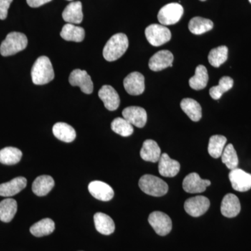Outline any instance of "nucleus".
Returning a JSON list of instances; mask_svg holds the SVG:
<instances>
[{"mask_svg":"<svg viewBox=\"0 0 251 251\" xmlns=\"http://www.w3.org/2000/svg\"><path fill=\"white\" fill-rule=\"evenodd\" d=\"M31 80L36 85H43L53 80L54 73L52 63L48 57H39L31 69Z\"/></svg>","mask_w":251,"mask_h":251,"instance_id":"obj_1","label":"nucleus"},{"mask_svg":"<svg viewBox=\"0 0 251 251\" xmlns=\"http://www.w3.org/2000/svg\"><path fill=\"white\" fill-rule=\"evenodd\" d=\"M128 48V39L127 36L118 33L110 38L104 47V59L108 62H114L125 53Z\"/></svg>","mask_w":251,"mask_h":251,"instance_id":"obj_2","label":"nucleus"},{"mask_svg":"<svg viewBox=\"0 0 251 251\" xmlns=\"http://www.w3.org/2000/svg\"><path fill=\"white\" fill-rule=\"evenodd\" d=\"M28 40L27 36L21 32L9 33L0 46V53L4 57L14 55L26 49Z\"/></svg>","mask_w":251,"mask_h":251,"instance_id":"obj_3","label":"nucleus"},{"mask_svg":"<svg viewBox=\"0 0 251 251\" xmlns=\"http://www.w3.org/2000/svg\"><path fill=\"white\" fill-rule=\"evenodd\" d=\"M139 187L144 193L153 197H161L168 191V186L163 179L151 175H143L139 180Z\"/></svg>","mask_w":251,"mask_h":251,"instance_id":"obj_4","label":"nucleus"},{"mask_svg":"<svg viewBox=\"0 0 251 251\" xmlns=\"http://www.w3.org/2000/svg\"><path fill=\"white\" fill-rule=\"evenodd\" d=\"M145 33L149 43L156 47L166 44L171 39V30L162 25H150L145 29Z\"/></svg>","mask_w":251,"mask_h":251,"instance_id":"obj_5","label":"nucleus"},{"mask_svg":"<svg viewBox=\"0 0 251 251\" xmlns=\"http://www.w3.org/2000/svg\"><path fill=\"white\" fill-rule=\"evenodd\" d=\"M184 14V8L178 3H171L162 7L158 14V20L162 25H172L179 22Z\"/></svg>","mask_w":251,"mask_h":251,"instance_id":"obj_6","label":"nucleus"},{"mask_svg":"<svg viewBox=\"0 0 251 251\" xmlns=\"http://www.w3.org/2000/svg\"><path fill=\"white\" fill-rule=\"evenodd\" d=\"M149 223L157 234L166 236L170 233L173 227V223L169 216L161 211H153L149 216Z\"/></svg>","mask_w":251,"mask_h":251,"instance_id":"obj_7","label":"nucleus"},{"mask_svg":"<svg viewBox=\"0 0 251 251\" xmlns=\"http://www.w3.org/2000/svg\"><path fill=\"white\" fill-rule=\"evenodd\" d=\"M209 206L210 201L202 196L189 198L184 203L185 211L193 217H199L205 214Z\"/></svg>","mask_w":251,"mask_h":251,"instance_id":"obj_8","label":"nucleus"},{"mask_svg":"<svg viewBox=\"0 0 251 251\" xmlns=\"http://www.w3.org/2000/svg\"><path fill=\"white\" fill-rule=\"evenodd\" d=\"M69 82L72 86L80 87L83 93L90 94L94 90L93 82L90 75L86 71L75 69L71 73L69 76Z\"/></svg>","mask_w":251,"mask_h":251,"instance_id":"obj_9","label":"nucleus"},{"mask_svg":"<svg viewBox=\"0 0 251 251\" xmlns=\"http://www.w3.org/2000/svg\"><path fill=\"white\" fill-rule=\"evenodd\" d=\"M232 188L239 192H246L251 188V175L239 168L232 170L229 174Z\"/></svg>","mask_w":251,"mask_h":251,"instance_id":"obj_10","label":"nucleus"},{"mask_svg":"<svg viewBox=\"0 0 251 251\" xmlns=\"http://www.w3.org/2000/svg\"><path fill=\"white\" fill-rule=\"evenodd\" d=\"M210 185L209 180L201 179L200 175L196 173H190L183 181V188L186 192L189 193L204 192Z\"/></svg>","mask_w":251,"mask_h":251,"instance_id":"obj_11","label":"nucleus"},{"mask_svg":"<svg viewBox=\"0 0 251 251\" xmlns=\"http://www.w3.org/2000/svg\"><path fill=\"white\" fill-rule=\"evenodd\" d=\"M124 87L130 95H140L145 91V77L139 72L130 73L124 80Z\"/></svg>","mask_w":251,"mask_h":251,"instance_id":"obj_12","label":"nucleus"},{"mask_svg":"<svg viewBox=\"0 0 251 251\" xmlns=\"http://www.w3.org/2000/svg\"><path fill=\"white\" fill-rule=\"evenodd\" d=\"M174 60V56L171 51H158L153 54L149 62V67L153 72H160L168 67H173V62Z\"/></svg>","mask_w":251,"mask_h":251,"instance_id":"obj_13","label":"nucleus"},{"mask_svg":"<svg viewBox=\"0 0 251 251\" xmlns=\"http://www.w3.org/2000/svg\"><path fill=\"white\" fill-rule=\"evenodd\" d=\"M124 118L130 125L138 128H143L148 120V115L145 109L138 106H130L122 111Z\"/></svg>","mask_w":251,"mask_h":251,"instance_id":"obj_14","label":"nucleus"},{"mask_svg":"<svg viewBox=\"0 0 251 251\" xmlns=\"http://www.w3.org/2000/svg\"><path fill=\"white\" fill-rule=\"evenodd\" d=\"M99 97L110 111H115L120 106V96L112 86L103 85L99 90Z\"/></svg>","mask_w":251,"mask_h":251,"instance_id":"obj_15","label":"nucleus"},{"mask_svg":"<svg viewBox=\"0 0 251 251\" xmlns=\"http://www.w3.org/2000/svg\"><path fill=\"white\" fill-rule=\"evenodd\" d=\"M88 189L94 198L101 201H110L115 194L111 186L101 181H92L89 184Z\"/></svg>","mask_w":251,"mask_h":251,"instance_id":"obj_16","label":"nucleus"},{"mask_svg":"<svg viewBox=\"0 0 251 251\" xmlns=\"http://www.w3.org/2000/svg\"><path fill=\"white\" fill-rule=\"evenodd\" d=\"M179 162L171 159L168 153L161 154L158 161V172L161 176L165 177H174L179 173Z\"/></svg>","mask_w":251,"mask_h":251,"instance_id":"obj_17","label":"nucleus"},{"mask_svg":"<svg viewBox=\"0 0 251 251\" xmlns=\"http://www.w3.org/2000/svg\"><path fill=\"white\" fill-rule=\"evenodd\" d=\"M240 201L235 195L229 193L225 196L221 206L223 216L227 218H234L240 213Z\"/></svg>","mask_w":251,"mask_h":251,"instance_id":"obj_18","label":"nucleus"},{"mask_svg":"<svg viewBox=\"0 0 251 251\" xmlns=\"http://www.w3.org/2000/svg\"><path fill=\"white\" fill-rule=\"evenodd\" d=\"M27 186V179L23 176H18L9 181L0 184V196L12 197L22 191Z\"/></svg>","mask_w":251,"mask_h":251,"instance_id":"obj_19","label":"nucleus"},{"mask_svg":"<svg viewBox=\"0 0 251 251\" xmlns=\"http://www.w3.org/2000/svg\"><path fill=\"white\" fill-rule=\"evenodd\" d=\"M62 18L67 23L80 24L83 19L82 3L80 1H73L68 4L62 13Z\"/></svg>","mask_w":251,"mask_h":251,"instance_id":"obj_20","label":"nucleus"},{"mask_svg":"<svg viewBox=\"0 0 251 251\" xmlns=\"http://www.w3.org/2000/svg\"><path fill=\"white\" fill-rule=\"evenodd\" d=\"M161 156V149L156 142L153 140H147L143 143L140 150V156L144 161L156 163Z\"/></svg>","mask_w":251,"mask_h":251,"instance_id":"obj_21","label":"nucleus"},{"mask_svg":"<svg viewBox=\"0 0 251 251\" xmlns=\"http://www.w3.org/2000/svg\"><path fill=\"white\" fill-rule=\"evenodd\" d=\"M94 225L96 229L104 235H110L113 233L115 229V225L113 220L107 214L102 212H97L94 216Z\"/></svg>","mask_w":251,"mask_h":251,"instance_id":"obj_22","label":"nucleus"},{"mask_svg":"<svg viewBox=\"0 0 251 251\" xmlns=\"http://www.w3.org/2000/svg\"><path fill=\"white\" fill-rule=\"evenodd\" d=\"M54 186L53 178L49 175L38 176L32 184V191L37 196H45Z\"/></svg>","mask_w":251,"mask_h":251,"instance_id":"obj_23","label":"nucleus"},{"mask_svg":"<svg viewBox=\"0 0 251 251\" xmlns=\"http://www.w3.org/2000/svg\"><path fill=\"white\" fill-rule=\"evenodd\" d=\"M53 134L57 139L64 143H72L76 138V132L69 125L64 122H58L52 128Z\"/></svg>","mask_w":251,"mask_h":251,"instance_id":"obj_24","label":"nucleus"},{"mask_svg":"<svg viewBox=\"0 0 251 251\" xmlns=\"http://www.w3.org/2000/svg\"><path fill=\"white\" fill-rule=\"evenodd\" d=\"M181 108L183 111L193 122H198L202 118V108L198 101L192 99L186 98L181 100Z\"/></svg>","mask_w":251,"mask_h":251,"instance_id":"obj_25","label":"nucleus"},{"mask_svg":"<svg viewBox=\"0 0 251 251\" xmlns=\"http://www.w3.org/2000/svg\"><path fill=\"white\" fill-rule=\"evenodd\" d=\"M85 30L83 28L75 25L67 23L63 27L60 36L64 40L81 42L85 39Z\"/></svg>","mask_w":251,"mask_h":251,"instance_id":"obj_26","label":"nucleus"},{"mask_svg":"<svg viewBox=\"0 0 251 251\" xmlns=\"http://www.w3.org/2000/svg\"><path fill=\"white\" fill-rule=\"evenodd\" d=\"M17 202L12 198H6L0 202V221L9 223L17 212Z\"/></svg>","mask_w":251,"mask_h":251,"instance_id":"obj_27","label":"nucleus"},{"mask_svg":"<svg viewBox=\"0 0 251 251\" xmlns=\"http://www.w3.org/2000/svg\"><path fill=\"white\" fill-rule=\"evenodd\" d=\"M209 80L207 70L203 65L198 66L195 72L194 76L189 80V85L193 90H201L205 88Z\"/></svg>","mask_w":251,"mask_h":251,"instance_id":"obj_28","label":"nucleus"},{"mask_svg":"<svg viewBox=\"0 0 251 251\" xmlns=\"http://www.w3.org/2000/svg\"><path fill=\"white\" fill-rule=\"evenodd\" d=\"M214 27V23L210 20L201 17H195L188 23L190 31L196 35L204 34L211 30Z\"/></svg>","mask_w":251,"mask_h":251,"instance_id":"obj_29","label":"nucleus"},{"mask_svg":"<svg viewBox=\"0 0 251 251\" xmlns=\"http://www.w3.org/2000/svg\"><path fill=\"white\" fill-rule=\"evenodd\" d=\"M54 229H55V225L54 221L47 218V219L41 220L39 222L33 225L29 230L31 234L35 237H41L52 234Z\"/></svg>","mask_w":251,"mask_h":251,"instance_id":"obj_30","label":"nucleus"},{"mask_svg":"<svg viewBox=\"0 0 251 251\" xmlns=\"http://www.w3.org/2000/svg\"><path fill=\"white\" fill-rule=\"evenodd\" d=\"M22 156L19 149L8 147L0 150V163L8 166L15 165L21 161Z\"/></svg>","mask_w":251,"mask_h":251,"instance_id":"obj_31","label":"nucleus"},{"mask_svg":"<svg viewBox=\"0 0 251 251\" xmlns=\"http://www.w3.org/2000/svg\"><path fill=\"white\" fill-rule=\"evenodd\" d=\"M227 143V138L224 135H212L209 139L208 152L213 158H218L221 156Z\"/></svg>","mask_w":251,"mask_h":251,"instance_id":"obj_32","label":"nucleus"},{"mask_svg":"<svg viewBox=\"0 0 251 251\" xmlns=\"http://www.w3.org/2000/svg\"><path fill=\"white\" fill-rule=\"evenodd\" d=\"M228 57L227 46H221L211 50L208 56V60L212 67L219 68L226 62Z\"/></svg>","mask_w":251,"mask_h":251,"instance_id":"obj_33","label":"nucleus"},{"mask_svg":"<svg viewBox=\"0 0 251 251\" xmlns=\"http://www.w3.org/2000/svg\"><path fill=\"white\" fill-rule=\"evenodd\" d=\"M233 85L234 80L232 77H222L220 79L219 85L211 87L209 90V94L211 98L214 100H219L222 97L223 94L232 89Z\"/></svg>","mask_w":251,"mask_h":251,"instance_id":"obj_34","label":"nucleus"},{"mask_svg":"<svg viewBox=\"0 0 251 251\" xmlns=\"http://www.w3.org/2000/svg\"><path fill=\"white\" fill-rule=\"evenodd\" d=\"M111 128L117 134L123 137H128L133 134V126L124 117H117L111 123Z\"/></svg>","mask_w":251,"mask_h":251,"instance_id":"obj_35","label":"nucleus"},{"mask_svg":"<svg viewBox=\"0 0 251 251\" xmlns=\"http://www.w3.org/2000/svg\"><path fill=\"white\" fill-rule=\"evenodd\" d=\"M221 157L222 158L223 163L230 171L237 168L239 165V158H238L237 151L234 150L232 144H229L225 148Z\"/></svg>","mask_w":251,"mask_h":251,"instance_id":"obj_36","label":"nucleus"},{"mask_svg":"<svg viewBox=\"0 0 251 251\" xmlns=\"http://www.w3.org/2000/svg\"><path fill=\"white\" fill-rule=\"evenodd\" d=\"M13 0H0V20H5L7 17L8 10Z\"/></svg>","mask_w":251,"mask_h":251,"instance_id":"obj_37","label":"nucleus"},{"mask_svg":"<svg viewBox=\"0 0 251 251\" xmlns=\"http://www.w3.org/2000/svg\"><path fill=\"white\" fill-rule=\"evenodd\" d=\"M51 1L52 0H27V3L30 7L37 8Z\"/></svg>","mask_w":251,"mask_h":251,"instance_id":"obj_38","label":"nucleus"},{"mask_svg":"<svg viewBox=\"0 0 251 251\" xmlns=\"http://www.w3.org/2000/svg\"><path fill=\"white\" fill-rule=\"evenodd\" d=\"M200 1H206V0H200Z\"/></svg>","mask_w":251,"mask_h":251,"instance_id":"obj_39","label":"nucleus"},{"mask_svg":"<svg viewBox=\"0 0 251 251\" xmlns=\"http://www.w3.org/2000/svg\"><path fill=\"white\" fill-rule=\"evenodd\" d=\"M249 2H250L251 4V0H249Z\"/></svg>","mask_w":251,"mask_h":251,"instance_id":"obj_40","label":"nucleus"},{"mask_svg":"<svg viewBox=\"0 0 251 251\" xmlns=\"http://www.w3.org/2000/svg\"><path fill=\"white\" fill-rule=\"evenodd\" d=\"M68 1H72V0H68Z\"/></svg>","mask_w":251,"mask_h":251,"instance_id":"obj_41","label":"nucleus"}]
</instances>
